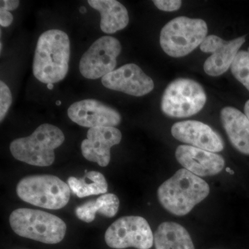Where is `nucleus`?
Returning a JSON list of instances; mask_svg holds the SVG:
<instances>
[{
    "label": "nucleus",
    "mask_w": 249,
    "mask_h": 249,
    "mask_svg": "<svg viewBox=\"0 0 249 249\" xmlns=\"http://www.w3.org/2000/svg\"><path fill=\"white\" fill-rule=\"evenodd\" d=\"M12 104L11 90L4 82H0V121L2 122Z\"/></svg>",
    "instance_id": "nucleus-22"
},
{
    "label": "nucleus",
    "mask_w": 249,
    "mask_h": 249,
    "mask_svg": "<svg viewBox=\"0 0 249 249\" xmlns=\"http://www.w3.org/2000/svg\"><path fill=\"white\" fill-rule=\"evenodd\" d=\"M56 105H57V106H60V105H61V101H56Z\"/></svg>",
    "instance_id": "nucleus-30"
},
{
    "label": "nucleus",
    "mask_w": 249,
    "mask_h": 249,
    "mask_svg": "<svg viewBox=\"0 0 249 249\" xmlns=\"http://www.w3.org/2000/svg\"><path fill=\"white\" fill-rule=\"evenodd\" d=\"M121 139L122 134L116 127H92L82 142V154L87 160L106 167L110 162L111 147L120 143Z\"/></svg>",
    "instance_id": "nucleus-14"
},
{
    "label": "nucleus",
    "mask_w": 249,
    "mask_h": 249,
    "mask_svg": "<svg viewBox=\"0 0 249 249\" xmlns=\"http://www.w3.org/2000/svg\"><path fill=\"white\" fill-rule=\"evenodd\" d=\"M155 249H196L188 231L178 223L160 224L154 235Z\"/></svg>",
    "instance_id": "nucleus-18"
},
{
    "label": "nucleus",
    "mask_w": 249,
    "mask_h": 249,
    "mask_svg": "<svg viewBox=\"0 0 249 249\" xmlns=\"http://www.w3.org/2000/svg\"><path fill=\"white\" fill-rule=\"evenodd\" d=\"M207 34L204 20L181 16L174 18L161 29L160 45L170 56L181 58L200 46Z\"/></svg>",
    "instance_id": "nucleus-6"
},
{
    "label": "nucleus",
    "mask_w": 249,
    "mask_h": 249,
    "mask_svg": "<svg viewBox=\"0 0 249 249\" xmlns=\"http://www.w3.org/2000/svg\"><path fill=\"white\" fill-rule=\"evenodd\" d=\"M226 170H227V172H228V173L231 174V175H233L234 174V172L232 171V170H231L230 168H227V169H226Z\"/></svg>",
    "instance_id": "nucleus-29"
},
{
    "label": "nucleus",
    "mask_w": 249,
    "mask_h": 249,
    "mask_svg": "<svg viewBox=\"0 0 249 249\" xmlns=\"http://www.w3.org/2000/svg\"><path fill=\"white\" fill-rule=\"evenodd\" d=\"M70 58V41L64 31L52 29L39 37L36 46L33 72L45 84L58 83L67 76Z\"/></svg>",
    "instance_id": "nucleus-1"
},
{
    "label": "nucleus",
    "mask_w": 249,
    "mask_h": 249,
    "mask_svg": "<svg viewBox=\"0 0 249 249\" xmlns=\"http://www.w3.org/2000/svg\"><path fill=\"white\" fill-rule=\"evenodd\" d=\"M245 115L247 116L249 120V100L247 101V103H245Z\"/></svg>",
    "instance_id": "nucleus-26"
},
{
    "label": "nucleus",
    "mask_w": 249,
    "mask_h": 249,
    "mask_svg": "<svg viewBox=\"0 0 249 249\" xmlns=\"http://www.w3.org/2000/svg\"><path fill=\"white\" fill-rule=\"evenodd\" d=\"M153 3L159 9L172 12L179 9L182 1L180 0H154Z\"/></svg>",
    "instance_id": "nucleus-23"
},
{
    "label": "nucleus",
    "mask_w": 249,
    "mask_h": 249,
    "mask_svg": "<svg viewBox=\"0 0 249 249\" xmlns=\"http://www.w3.org/2000/svg\"><path fill=\"white\" fill-rule=\"evenodd\" d=\"M1 8L0 9L6 10V11H14L17 9L19 5V1L18 0H1L0 1Z\"/></svg>",
    "instance_id": "nucleus-25"
},
{
    "label": "nucleus",
    "mask_w": 249,
    "mask_h": 249,
    "mask_svg": "<svg viewBox=\"0 0 249 249\" xmlns=\"http://www.w3.org/2000/svg\"><path fill=\"white\" fill-rule=\"evenodd\" d=\"M247 52H248L249 53V49H248V51H247Z\"/></svg>",
    "instance_id": "nucleus-32"
},
{
    "label": "nucleus",
    "mask_w": 249,
    "mask_h": 249,
    "mask_svg": "<svg viewBox=\"0 0 249 249\" xmlns=\"http://www.w3.org/2000/svg\"><path fill=\"white\" fill-rule=\"evenodd\" d=\"M79 11H80V12L83 14H85V13L87 12V10H86V9H85L84 6H82V7H80Z\"/></svg>",
    "instance_id": "nucleus-27"
},
{
    "label": "nucleus",
    "mask_w": 249,
    "mask_h": 249,
    "mask_svg": "<svg viewBox=\"0 0 249 249\" xmlns=\"http://www.w3.org/2000/svg\"><path fill=\"white\" fill-rule=\"evenodd\" d=\"M175 157L185 169L198 177L214 176L225 165L222 156L191 145L178 146Z\"/></svg>",
    "instance_id": "nucleus-15"
},
{
    "label": "nucleus",
    "mask_w": 249,
    "mask_h": 249,
    "mask_svg": "<svg viewBox=\"0 0 249 249\" xmlns=\"http://www.w3.org/2000/svg\"><path fill=\"white\" fill-rule=\"evenodd\" d=\"M65 142L61 129L51 124H42L27 137L16 139L10 145L13 157L19 161L39 167L52 165L54 150Z\"/></svg>",
    "instance_id": "nucleus-3"
},
{
    "label": "nucleus",
    "mask_w": 249,
    "mask_h": 249,
    "mask_svg": "<svg viewBox=\"0 0 249 249\" xmlns=\"http://www.w3.org/2000/svg\"><path fill=\"white\" fill-rule=\"evenodd\" d=\"M93 9L101 14V29L103 32L112 34L122 30L129 23V15L125 7L116 0H89Z\"/></svg>",
    "instance_id": "nucleus-17"
},
{
    "label": "nucleus",
    "mask_w": 249,
    "mask_h": 249,
    "mask_svg": "<svg viewBox=\"0 0 249 249\" xmlns=\"http://www.w3.org/2000/svg\"><path fill=\"white\" fill-rule=\"evenodd\" d=\"M120 201L112 193L103 195L96 200H91L78 206L75 211L76 217L86 223L93 222L97 213L107 217H113L117 213Z\"/></svg>",
    "instance_id": "nucleus-19"
},
{
    "label": "nucleus",
    "mask_w": 249,
    "mask_h": 249,
    "mask_svg": "<svg viewBox=\"0 0 249 249\" xmlns=\"http://www.w3.org/2000/svg\"><path fill=\"white\" fill-rule=\"evenodd\" d=\"M47 88L49 89H53V85L52 84V83H49V84L47 85Z\"/></svg>",
    "instance_id": "nucleus-28"
},
{
    "label": "nucleus",
    "mask_w": 249,
    "mask_h": 249,
    "mask_svg": "<svg viewBox=\"0 0 249 249\" xmlns=\"http://www.w3.org/2000/svg\"><path fill=\"white\" fill-rule=\"evenodd\" d=\"M105 240L112 249H150L153 245L154 236L146 219L139 216H124L108 228Z\"/></svg>",
    "instance_id": "nucleus-8"
},
{
    "label": "nucleus",
    "mask_w": 249,
    "mask_h": 249,
    "mask_svg": "<svg viewBox=\"0 0 249 249\" xmlns=\"http://www.w3.org/2000/svg\"><path fill=\"white\" fill-rule=\"evenodd\" d=\"M69 118L83 127H114L121 122L120 113L97 100L85 99L73 103L67 111Z\"/></svg>",
    "instance_id": "nucleus-11"
},
{
    "label": "nucleus",
    "mask_w": 249,
    "mask_h": 249,
    "mask_svg": "<svg viewBox=\"0 0 249 249\" xmlns=\"http://www.w3.org/2000/svg\"><path fill=\"white\" fill-rule=\"evenodd\" d=\"M13 19H14L13 15L9 11L0 9V24L1 27H9L12 23Z\"/></svg>",
    "instance_id": "nucleus-24"
},
{
    "label": "nucleus",
    "mask_w": 249,
    "mask_h": 249,
    "mask_svg": "<svg viewBox=\"0 0 249 249\" xmlns=\"http://www.w3.org/2000/svg\"><path fill=\"white\" fill-rule=\"evenodd\" d=\"M172 135L179 142L211 152L224 148L222 137L208 124L197 121H184L174 124Z\"/></svg>",
    "instance_id": "nucleus-13"
},
{
    "label": "nucleus",
    "mask_w": 249,
    "mask_h": 249,
    "mask_svg": "<svg viewBox=\"0 0 249 249\" xmlns=\"http://www.w3.org/2000/svg\"><path fill=\"white\" fill-rule=\"evenodd\" d=\"M11 229L17 235L48 245L61 242L67 225L60 217L40 210L18 209L10 214Z\"/></svg>",
    "instance_id": "nucleus-4"
},
{
    "label": "nucleus",
    "mask_w": 249,
    "mask_h": 249,
    "mask_svg": "<svg viewBox=\"0 0 249 249\" xmlns=\"http://www.w3.org/2000/svg\"><path fill=\"white\" fill-rule=\"evenodd\" d=\"M209 193V184L204 179L186 169H180L160 185L157 196L167 211L175 215L184 216Z\"/></svg>",
    "instance_id": "nucleus-2"
},
{
    "label": "nucleus",
    "mask_w": 249,
    "mask_h": 249,
    "mask_svg": "<svg viewBox=\"0 0 249 249\" xmlns=\"http://www.w3.org/2000/svg\"><path fill=\"white\" fill-rule=\"evenodd\" d=\"M107 89L121 91L134 96H142L154 89L153 80L133 63L127 64L102 78Z\"/></svg>",
    "instance_id": "nucleus-12"
},
{
    "label": "nucleus",
    "mask_w": 249,
    "mask_h": 249,
    "mask_svg": "<svg viewBox=\"0 0 249 249\" xmlns=\"http://www.w3.org/2000/svg\"><path fill=\"white\" fill-rule=\"evenodd\" d=\"M0 49H1H1H2V43H1V48H0Z\"/></svg>",
    "instance_id": "nucleus-31"
},
{
    "label": "nucleus",
    "mask_w": 249,
    "mask_h": 249,
    "mask_svg": "<svg viewBox=\"0 0 249 249\" xmlns=\"http://www.w3.org/2000/svg\"><path fill=\"white\" fill-rule=\"evenodd\" d=\"M67 184L73 194L79 198L105 194L108 191L107 180L102 173L97 171L88 172L80 178L70 177Z\"/></svg>",
    "instance_id": "nucleus-20"
},
{
    "label": "nucleus",
    "mask_w": 249,
    "mask_h": 249,
    "mask_svg": "<svg viewBox=\"0 0 249 249\" xmlns=\"http://www.w3.org/2000/svg\"><path fill=\"white\" fill-rule=\"evenodd\" d=\"M245 42V36L231 41L224 40L217 36H207L200 45L203 52L212 53L204 62L206 74L219 76L227 72Z\"/></svg>",
    "instance_id": "nucleus-10"
},
{
    "label": "nucleus",
    "mask_w": 249,
    "mask_h": 249,
    "mask_svg": "<svg viewBox=\"0 0 249 249\" xmlns=\"http://www.w3.org/2000/svg\"><path fill=\"white\" fill-rule=\"evenodd\" d=\"M221 121L232 146L237 151L249 155V120L245 114L235 107L223 108Z\"/></svg>",
    "instance_id": "nucleus-16"
},
{
    "label": "nucleus",
    "mask_w": 249,
    "mask_h": 249,
    "mask_svg": "<svg viewBox=\"0 0 249 249\" xmlns=\"http://www.w3.org/2000/svg\"><path fill=\"white\" fill-rule=\"evenodd\" d=\"M206 103V94L199 83L188 78H178L165 89L161 109L170 117L187 118L199 112Z\"/></svg>",
    "instance_id": "nucleus-7"
},
{
    "label": "nucleus",
    "mask_w": 249,
    "mask_h": 249,
    "mask_svg": "<svg viewBox=\"0 0 249 249\" xmlns=\"http://www.w3.org/2000/svg\"><path fill=\"white\" fill-rule=\"evenodd\" d=\"M231 70L232 75L249 91V53L240 51L236 55Z\"/></svg>",
    "instance_id": "nucleus-21"
},
{
    "label": "nucleus",
    "mask_w": 249,
    "mask_h": 249,
    "mask_svg": "<svg viewBox=\"0 0 249 249\" xmlns=\"http://www.w3.org/2000/svg\"><path fill=\"white\" fill-rule=\"evenodd\" d=\"M19 199L37 207L61 209L70 199L71 189L58 177L50 175H31L22 178L16 188Z\"/></svg>",
    "instance_id": "nucleus-5"
},
{
    "label": "nucleus",
    "mask_w": 249,
    "mask_h": 249,
    "mask_svg": "<svg viewBox=\"0 0 249 249\" xmlns=\"http://www.w3.org/2000/svg\"><path fill=\"white\" fill-rule=\"evenodd\" d=\"M120 42L111 36H103L93 42L80 59V73L88 79L96 80L114 71L120 55Z\"/></svg>",
    "instance_id": "nucleus-9"
}]
</instances>
